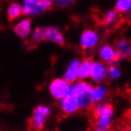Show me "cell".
<instances>
[{
  "label": "cell",
  "instance_id": "10",
  "mask_svg": "<svg viewBox=\"0 0 131 131\" xmlns=\"http://www.w3.org/2000/svg\"><path fill=\"white\" fill-rule=\"evenodd\" d=\"M92 90V86L88 82L84 81H79V82H74L72 83V86L69 88V94H72L74 97H80L84 93H88Z\"/></svg>",
  "mask_w": 131,
  "mask_h": 131
},
{
  "label": "cell",
  "instance_id": "14",
  "mask_svg": "<svg viewBox=\"0 0 131 131\" xmlns=\"http://www.w3.org/2000/svg\"><path fill=\"white\" fill-rule=\"evenodd\" d=\"M91 63H92V60L90 58H87L84 60L80 61L79 68H78V78L79 79H87V78L90 77Z\"/></svg>",
  "mask_w": 131,
  "mask_h": 131
},
{
  "label": "cell",
  "instance_id": "16",
  "mask_svg": "<svg viewBox=\"0 0 131 131\" xmlns=\"http://www.w3.org/2000/svg\"><path fill=\"white\" fill-rule=\"evenodd\" d=\"M119 19V12L116 10H110L103 15L102 18H100V25L102 26H111L116 24Z\"/></svg>",
  "mask_w": 131,
  "mask_h": 131
},
{
  "label": "cell",
  "instance_id": "6",
  "mask_svg": "<svg viewBox=\"0 0 131 131\" xmlns=\"http://www.w3.org/2000/svg\"><path fill=\"white\" fill-rule=\"evenodd\" d=\"M42 41H50L53 42V43L62 46L64 43V37L56 27H47L43 28Z\"/></svg>",
  "mask_w": 131,
  "mask_h": 131
},
{
  "label": "cell",
  "instance_id": "12",
  "mask_svg": "<svg viewBox=\"0 0 131 131\" xmlns=\"http://www.w3.org/2000/svg\"><path fill=\"white\" fill-rule=\"evenodd\" d=\"M14 30L16 35L20 38H27L31 32V21L30 19H24V20L19 21L17 25L15 26Z\"/></svg>",
  "mask_w": 131,
  "mask_h": 131
},
{
  "label": "cell",
  "instance_id": "1",
  "mask_svg": "<svg viewBox=\"0 0 131 131\" xmlns=\"http://www.w3.org/2000/svg\"><path fill=\"white\" fill-rule=\"evenodd\" d=\"M93 111V129L99 131L109 130L113 116V107L108 102H100L92 108Z\"/></svg>",
  "mask_w": 131,
  "mask_h": 131
},
{
  "label": "cell",
  "instance_id": "7",
  "mask_svg": "<svg viewBox=\"0 0 131 131\" xmlns=\"http://www.w3.org/2000/svg\"><path fill=\"white\" fill-rule=\"evenodd\" d=\"M98 40H99V37H98L97 32L88 29V30H84L82 34H81L80 46L84 50L91 49V48L96 47V45L98 43Z\"/></svg>",
  "mask_w": 131,
  "mask_h": 131
},
{
  "label": "cell",
  "instance_id": "19",
  "mask_svg": "<svg viewBox=\"0 0 131 131\" xmlns=\"http://www.w3.org/2000/svg\"><path fill=\"white\" fill-rule=\"evenodd\" d=\"M107 72H108V74H109V77L111 78V79H118L121 74V71H120L119 68H118V66L116 64V62L110 63Z\"/></svg>",
  "mask_w": 131,
  "mask_h": 131
},
{
  "label": "cell",
  "instance_id": "11",
  "mask_svg": "<svg viewBox=\"0 0 131 131\" xmlns=\"http://www.w3.org/2000/svg\"><path fill=\"white\" fill-rule=\"evenodd\" d=\"M79 63L80 60L78 59H73L72 61L69 63L67 70L64 72L63 79L67 81L68 83H73L74 81L78 79V68H79Z\"/></svg>",
  "mask_w": 131,
  "mask_h": 131
},
{
  "label": "cell",
  "instance_id": "4",
  "mask_svg": "<svg viewBox=\"0 0 131 131\" xmlns=\"http://www.w3.org/2000/svg\"><path fill=\"white\" fill-rule=\"evenodd\" d=\"M69 83L62 78V79H54L52 81L49 86V91L54 99L60 100L69 93Z\"/></svg>",
  "mask_w": 131,
  "mask_h": 131
},
{
  "label": "cell",
  "instance_id": "2",
  "mask_svg": "<svg viewBox=\"0 0 131 131\" xmlns=\"http://www.w3.org/2000/svg\"><path fill=\"white\" fill-rule=\"evenodd\" d=\"M22 14L37 16L48 11L52 7V0H22Z\"/></svg>",
  "mask_w": 131,
  "mask_h": 131
},
{
  "label": "cell",
  "instance_id": "8",
  "mask_svg": "<svg viewBox=\"0 0 131 131\" xmlns=\"http://www.w3.org/2000/svg\"><path fill=\"white\" fill-rule=\"evenodd\" d=\"M90 77L96 82H100V81L104 80V78L107 77V68L104 67V64L102 62L92 61V63H91Z\"/></svg>",
  "mask_w": 131,
  "mask_h": 131
},
{
  "label": "cell",
  "instance_id": "18",
  "mask_svg": "<svg viewBox=\"0 0 131 131\" xmlns=\"http://www.w3.org/2000/svg\"><path fill=\"white\" fill-rule=\"evenodd\" d=\"M131 9V0H118L114 10L117 12H129Z\"/></svg>",
  "mask_w": 131,
  "mask_h": 131
},
{
  "label": "cell",
  "instance_id": "17",
  "mask_svg": "<svg viewBox=\"0 0 131 131\" xmlns=\"http://www.w3.org/2000/svg\"><path fill=\"white\" fill-rule=\"evenodd\" d=\"M22 15V6L18 2H12V4L8 7V11H7V16L8 19L10 21L17 19L18 17H20Z\"/></svg>",
  "mask_w": 131,
  "mask_h": 131
},
{
  "label": "cell",
  "instance_id": "9",
  "mask_svg": "<svg viewBox=\"0 0 131 131\" xmlns=\"http://www.w3.org/2000/svg\"><path fill=\"white\" fill-rule=\"evenodd\" d=\"M116 53L118 57V60L121 59H126L130 57L131 53V47H130V41L127 39H120L116 43Z\"/></svg>",
  "mask_w": 131,
  "mask_h": 131
},
{
  "label": "cell",
  "instance_id": "21",
  "mask_svg": "<svg viewBox=\"0 0 131 131\" xmlns=\"http://www.w3.org/2000/svg\"><path fill=\"white\" fill-rule=\"evenodd\" d=\"M77 0H52V2H54L57 6L59 7H62V8H67V7H70L72 6Z\"/></svg>",
  "mask_w": 131,
  "mask_h": 131
},
{
  "label": "cell",
  "instance_id": "5",
  "mask_svg": "<svg viewBox=\"0 0 131 131\" xmlns=\"http://www.w3.org/2000/svg\"><path fill=\"white\" fill-rule=\"evenodd\" d=\"M60 108L66 114H72L80 109L78 98L68 93L66 97L60 99Z\"/></svg>",
  "mask_w": 131,
  "mask_h": 131
},
{
  "label": "cell",
  "instance_id": "3",
  "mask_svg": "<svg viewBox=\"0 0 131 131\" xmlns=\"http://www.w3.org/2000/svg\"><path fill=\"white\" fill-rule=\"evenodd\" d=\"M50 116V109L47 106H38L35 108L31 118L28 121L29 129L32 130H41L43 129L45 123L48 117Z\"/></svg>",
  "mask_w": 131,
  "mask_h": 131
},
{
  "label": "cell",
  "instance_id": "15",
  "mask_svg": "<svg viewBox=\"0 0 131 131\" xmlns=\"http://www.w3.org/2000/svg\"><path fill=\"white\" fill-rule=\"evenodd\" d=\"M108 93V89L106 86H102V84H99L97 87H92V90L90 92L91 99H92L93 102H99V101L103 100L104 98L107 97Z\"/></svg>",
  "mask_w": 131,
  "mask_h": 131
},
{
  "label": "cell",
  "instance_id": "20",
  "mask_svg": "<svg viewBox=\"0 0 131 131\" xmlns=\"http://www.w3.org/2000/svg\"><path fill=\"white\" fill-rule=\"evenodd\" d=\"M42 32H43V27H38L35 29L32 34V41L34 42H40L42 41Z\"/></svg>",
  "mask_w": 131,
  "mask_h": 131
},
{
  "label": "cell",
  "instance_id": "13",
  "mask_svg": "<svg viewBox=\"0 0 131 131\" xmlns=\"http://www.w3.org/2000/svg\"><path fill=\"white\" fill-rule=\"evenodd\" d=\"M100 58L102 59V61L107 62V63H112V62L119 61L116 53V50L109 45H104L102 48L100 49Z\"/></svg>",
  "mask_w": 131,
  "mask_h": 131
}]
</instances>
